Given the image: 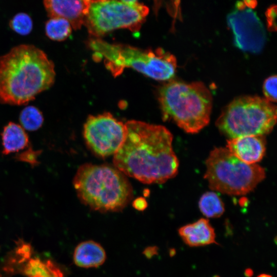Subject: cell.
I'll return each mask as SVG.
<instances>
[{
    "label": "cell",
    "instance_id": "cell-1",
    "mask_svg": "<svg viewBox=\"0 0 277 277\" xmlns=\"http://www.w3.org/2000/svg\"><path fill=\"white\" fill-rule=\"evenodd\" d=\"M125 124L124 140L113 156L115 167L145 184H162L174 177L179 163L171 133L163 126L139 121Z\"/></svg>",
    "mask_w": 277,
    "mask_h": 277
},
{
    "label": "cell",
    "instance_id": "cell-2",
    "mask_svg": "<svg viewBox=\"0 0 277 277\" xmlns=\"http://www.w3.org/2000/svg\"><path fill=\"white\" fill-rule=\"evenodd\" d=\"M53 61L42 49L20 44L0 56V102L24 105L54 84Z\"/></svg>",
    "mask_w": 277,
    "mask_h": 277
},
{
    "label": "cell",
    "instance_id": "cell-3",
    "mask_svg": "<svg viewBox=\"0 0 277 277\" xmlns=\"http://www.w3.org/2000/svg\"><path fill=\"white\" fill-rule=\"evenodd\" d=\"M73 184L80 201L100 212L120 211L133 196L132 188L125 175L110 165H81Z\"/></svg>",
    "mask_w": 277,
    "mask_h": 277
},
{
    "label": "cell",
    "instance_id": "cell-4",
    "mask_svg": "<svg viewBox=\"0 0 277 277\" xmlns=\"http://www.w3.org/2000/svg\"><path fill=\"white\" fill-rule=\"evenodd\" d=\"M159 101L163 120L187 133H197L209 123L212 97L202 82L171 81L160 89Z\"/></svg>",
    "mask_w": 277,
    "mask_h": 277
},
{
    "label": "cell",
    "instance_id": "cell-5",
    "mask_svg": "<svg viewBox=\"0 0 277 277\" xmlns=\"http://www.w3.org/2000/svg\"><path fill=\"white\" fill-rule=\"evenodd\" d=\"M89 46L95 61H103L114 76L126 68H131L145 75L159 81L173 77L176 68L175 56L161 48L155 51L143 50L130 46L111 44L100 39L90 41Z\"/></svg>",
    "mask_w": 277,
    "mask_h": 277
},
{
    "label": "cell",
    "instance_id": "cell-6",
    "mask_svg": "<svg viewBox=\"0 0 277 277\" xmlns=\"http://www.w3.org/2000/svg\"><path fill=\"white\" fill-rule=\"evenodd\" d=\"M276 107L265 98L241 96L225 106L215 122L220 132L229 138L263 135L276 122Z\"/></svg>",
    "mask_w": 277,
    "mask_h": 277
},
{
    "label": "cell",
    "instance_id": "cell-7",
    "mask_svg": "<svg viewBox=\"0 0 277 277\" xmlns=\"http://www.w3.org/2000/svg\"><path fill=\"white\" fill-rule=\"evenodd\" d=\"M206 167L204 178L210 188L231 195L250 192L266 176L264 168L243 162L223 147L210 152Z\"/></svg>",
    "mask_w": 277,
    "mask_h": 277
},
{
    "label": "cell",
    "instance_id": "cell-8",
    "mask_svg": "<svg viewBox=\"0 0 277 277\" xmlns=\"http://www.w3.org/2000/svg\"><path fill=\"white\" fill-rule=\"evenodd\" d=\"M148 13V8L136 1H91L84 24L97 37L118 29L135 31Z\"/></svg>",
    "mask_w": 277,
    "mask_h": 277
},
{
    "label": "cell",
    "instance_id": "cell-9",
    "mask_svg": "<svg viewBox=\"0 0 277 277\" xmlns=\"http://www.w3.org/2000/svg\"><path fill=\"white\" fill-rule=\"evenodd\" d=\"M125 124L109 112L89 115L84 126L83 135L89 148L96 155L114 154L126 135Z\"/></svg>",
    "mask_w": 277,
    "mask_h": 277
},
{
    "label": "cell",
    "instance_id": "cell-10",
    "mask_svg": "<svg viewBox=\"0 0 277 277\" xmlns=\"http://www.w3.org/2000/svg\"><path fill=\"white\" fill-rule=\"evenodd\" d=\"M239 11L228 17L232 28L236 45L241 49L257 52L264 44L265 33L262 24L255 14L244 5H239Z\"/></svg>",
    "mask_w": 277,
    "mask_h": 277
},
{
    "label": "cell",
    "instance_id": "cell-11",
    "mask_svg": "<svg viewBox=\"0 0 277 277\" xmlns=\"http://www.w3.org/2000/svg\"><path fill=\"white\" fill-rule=\"evenodd\" d=\"M90 3L88 0H45L43 6L48 17L64 18L77 30L84 25Z\"/></svg>",
    "mask_w": 277,
    "mask_h": 277
},
{
    "label": "cell",
    "instance_id": "cell-12",
    "mask_svg": "<svg viewBox=\"0 0 277 277\" xmlns=\"http://www.w3.org/2000/svg\"><path fill=\"white\" fill-rule=\"evenodd\" d=\"M266 145L265 136L250 135L227 140L226 148L243 162L255 164L263 158Z\"/></svg>",
    "mask_w": 277,
    "mask_h": 277
},
{
    "label": "cell",
    "instance_id": "cell-13",
    "mask_svg": "<svg viewBox=\"0 0 277 277\" xmlns=\"http://www.w3.org/2000/svg\"><path fill=\"white\" fill-rule=\"evenodd\" d=\"M179 234L183 242L190 247H199L213 244L219 245L216 241L214 229L209 221L201 218L192 223L182 226Z\"/></svg>",
    "mask_w": 277,
    "mask_h": 277
},
{
    "label": "cell",
    "instance_id": "cell-14",
    "mask_svg": "<svg viewBox=\"0 0 277 277\" xmlns=\"http://www.w3.org/2000/svg\"><path fill=\"white\" fill-rule=\"evenodd\" d=\"M75 264L82 268H96L102 265L106 259L103 247L98 243L89 240L77 245L73 253Z\"/></svg>",
    "mask_w": 277,
    "mask_h": 277
},
{
    "label": "cell",
    "instance_id": "cell-15",
    "mask_svg": "<svg viewBox=\"0 0 277 277\" xmlns=\"http://www.w3.org/2000/svg\"><path fill=\"white\" fill-rule=\"evenodd\" d=\"M16 254L20 259L18 262H25L22 271L27 277H65L61 269L51 260L30 258L31 252Z\"/></svg>",
    "mask_w": 277,
    "mask_h": 277
},
{
    "label": "cell",
    "instance_id": "cell-16",
    "mask_svg": "<svg viewBox=\"0 0 277 277\" xmlns=\"http://www.w3.org/2000/svg\"><path fill=\"white\" fill-rule=\"evenodd\" d=\"M3 151L5 155L18 152L28 147L29 140L25 130L19 124L9 122L2 133Z\"/></svg>",
    "mask_w": 277,
    "mask_h": 277
},
{
    "label": "cell",
    "instance_id": "cell-17",
    "mask_svg": "<svg viewBox=\"0 0 277 277\" xmlns=\"http://www.w3.org/2000/svg\"><path fill=\"white\" fill-rule=\"evenodd\" d=\"M199 207L203 214L208 218L220 217L225 211V206L221 199L215 193L208 191L200 197Z\"/></svg>",
    "mask_w": 277,
    "mask_h": 277
},
{
    "label": "cell",
    "instance_id": "cell-18",
    "mask_svg": "<svg viewBox=\"0 0 277 277\" xmlns=\"http://www.w3.org/2000/svg\"><path fill=\"white\" fill-rule=\"evenodd\" d=\"M72 28L68 21L60 17H49L45 24V32L53 41L66 39L71 34Z\"/></svg>",
    "mask_w": 277,
    "mask_h": 277
},
{
    "label": "cell",
    "instance_id": "cell-19",
    "mask_svg": "<svg viewBox=\"0 0 277 277\" xmlns=\"http://www.w3.org/2000/svg\"><path fill=\"white\" fill-rule=\"evenodd\" d=\"M19 120L21 126L26 130L35 131L43 125L44 117L42 112L35 106H28L21 112Z\"/></svg>",
    "mask_w": 277,
    "mask_h": 277
},
{
    "label": "cell",
    "instance_id": "cell-20",
    "mask_svg": "<svg viewBox=\"0 0 277 277\" xmlns=\"http://www.w3.org/2000/svg\"><path fill=\"white\" fill-rule=\"evenodd\" d=\"M9 25L11 30L21 35L29 34L33 26L32 18L25 12L16 13L10 20Z\"/></svg>",
    "mask_w": 277,
    "mask_h": 277
},
{
    "label": "cell",
    "instance_id": "cell-21",
    "mask_svg": "<svg viewBox=\"0 0 277 277\" xmlns=\"http://www.w3.org/2000/svg\"><path fill=\"white\" fill-rule=\"evenodd\" d=\"M276 76L272 75L265 80L263 86L265 98L271 103L276 102Z\"/></svg>",
    "mask_w": 277,
    "mask_h": 277
},
{
    "label": "cell",
    "instance_id": "cell-22",
    "mask_svg": "<svg viewBox=\"0 0 277 277\" xmlns=\"http://www.w3.org/2000/svg\"><path fill=\"white\" fill-rule=\"evenodd\" d=\"M41 153L40 151H35L31 147H29L17 154L16 157L18 161L35 166L38 164L37 157Z\"/></svg>",
    "mask_w": 277,
    "mask_h": 277
},
{
    "label": "cell",
    "instance_id": "cell-23",
    "mask_svg": "<svg viewBox=\"0 0 277 277\" xmlns=\"http://www.w3.org/2000/svg\"><path fill=\"white\" fill-rule=\"evenodd\" d=\"M267 20L268 22V25L269 29L271 30H273V29L275 30V16H276V7L274 8L272 7L270 8L267 11Z\"/></svg>",
    "mask_w": 277,
    "mask_h": 277
},
{
    "label": "cell",
    "instance_id": "cell-24",
    "mask_svg": "<svg viewBox=\"0 0 277 277\" xmlns=\"http://www.w3.org/2000/svg\"><path fill=\"white\" fill-rule=\"evenodd\" d=\"M159 248L156 246H148L143 251V254L147 259H151L158 254Z\"/></svg>",
    "mask_w": 277,
    "mask_h": 277
},
{
    "label": "cell",
    "instance_id": "cell-25",
    "mask_svg": "<svg viewBox=\"0 0 277 277\" xmlns=\"http://www.w3.org/2000/svg\"><path fill=\"white\" fill-rule=\"evenodd\" d=\"M133 206L136 209L140 211H143L146 208L147 204L144 199L140 198L138 199H137L133 202Z\"/></svg>",
    "mask_w": 277,
    "mask_h": 277
},
{
    "label": "cell",
    "instance_id": "cell-26",
    "mask_svg": "<svg viewBox=\"0 0 277 277\" xmlns=\"http://www.w3.org/2000/svg\"><path fill=\"white\" fill-rule=\"evenodd\" d=\"M244 274L246 277H251L253 275V271L251 268H247L245 270Z\"/></svg>",
    "mask_w": 277,
    "mask_h": 277
},
{
    "label": "cell",
    "instance_id": "cell-27",
    "mask_svg": "<svg viewBox=\"0 0 277 277\" xmlns=\"http://www.w3.org/2000/svg\"><path fill=\"white\" fill-rule=\"evenodd\" d=\"M176 253V250L174 248H171L169 250V255L170 256H174Z\"/></svg>",
    "mask_w": 277,
    "mask_h": 277
},
{
    "label": "cell",
    "instance_id": "cell-28",
    "mask_svg": "<svg viewBox=\"0 0 277 277\" xmlns=\"http://www.w3.org/2000/svg\"><path fill=\"white\" fill-rule=\"evenodd\" d=\"M257 277H273V276L268 274L262 273L258 275Z\"/></svg>",
    "mask_w": 277,
    "mask_h": 277
},
{
    "label": "cell",
    "instance_id": "cell-29",
    "mask_svg": "<svg viewBox=\"0 0 277 277\" xmlns=\"http://www.w3.org/2000/svg\"><path fill=\"white\" fill-rule=\"evenodd\" d=\"M213 277H220V276L217 275H214Z\"/></svg>",
    "mask_w": 277,
    "mask_h": 277
},
{
    "label": "cell",
    "instance_id": "cell-30",
    "mask_svg": "<svg viewBox=\"0 0 277 277\" xmlns=\"http://www.w3.org/2000/svg\"><path fill=\"white\" fill-rule=\"evenodd\" d=\"M0 277H2V275H1V273H0Z\"/></svg>",
    "mask_w": 277,
    "mask_h": 277
}]
</instances>
